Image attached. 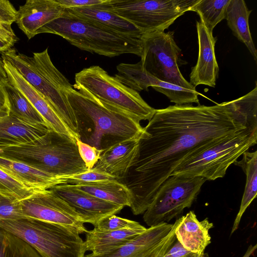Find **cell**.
<instances>
[{
  "instance_id": "obj_26",
  "label": "cell",
  "mask_w": 257,
  "mask_h": 257,
  "mask_svg": "<svg viewBox=\"0 0 257 257\" xmlns=\"http://www.w3.org/2000/svg\"><path fill=\"white\" fill-rule=\"evenodd\" d=\"M241 160L234 164L240 167L246 175V183L240 207L231 230L232 234L238 228L241 218L247 208L256 198L257 194V151L245 152Z\"/></svg>"
},
{
  "instance_id": "obj_19",
  "label": "cell",
  "mask_w": 257,
  "mask_h": 257,
  "mask_svg": "<svg viewBox=\"0 0 257 257\" xmlns=\"http://www.w3.org/2000/svg\"><path fill=\"white\" fill-rule=\"evenodd\" d=\"M180 219L175 231L176 239L191 252H204L211 243L209 230L213 223L208 218L199 220L193 211H190Z\"/></svg>"
},
{
  "instance_id": "obj_17",
  "label": "cell",
  "mask_w": 257,
  "mask_h": 257,
  "mask_svg": "<svg viewBox=\"0 0 257 257\" xmlns=\"http://www.w3.org/2000/svg\"><path fill=\"white\" fill-rule=\"evenodd\" d=\"M63 12L56 0H27L17 10L15 22L30 39L41 28L61 17Z\"/></svg>"
},
{
  "instance_id": "obj_2",
  "label": "cell",
  "mask_w": 257,
  "mask_h": 257,
  "mask_svg": "<svg viewBox=\"0 0 257 257\" xmlns=\"http://www.w3.org/2000/svg\"><path fill=\"white\" fill-rule=\"evenodd\" d=\"M66 97L74 115L78 139L101 151L140 135V120L128 112L74 88Z\"/></svg>"
},
{
  "instance_id": "obj_14",
  "label": "cell",
  "mask_w": 257,
  "mask_h": 257,
  "mask_svg": "<svg viewBox=\"0 0 257 257\" xmlns=\"http://www.w3.org/2000/svg\"><path fill=\"white\" fill-rule=\"evenodd\" d=\"M49 189L66 202L84 223L94 226L102 219L119 213L124 207L80 191L69 184L56 185Z\"/></svg>"
},
{
  "instance_id": "obj_7",
  "label": "cell",
  "mask_w": 257,
  "mask_h": 257,
  "mask_svg": "<svg viewBox=\"0 0 257 257\" xmlns=\"http://www.w3.org/2000/svg\"><path fill=\"white\" fill-rule=\"evenodd\" d=\"M256 143L257 125H254L189 156L171 175L201 177L206 180L222 178L228 167Z\"/></svg>"
},
{
  "instance_id": "obj_6",
  "label": "cell",
  "mask_w": 257,
  "mask_h": 257,
  "mask_svg": "<svg viewBox=\"0 0 257 257\" xmlns=\"http://www.w3.org/2000/svg\"><path fill=\"white\" fill-rule=\"evenodd\" d=\"M0 228L23 239L42 257H84V241L79 233L61 225L26 218L0 220Z\"/></svg>"
},
{
  "instance_id": "obj_10",
  "label": "cell",
  "mask_w": 257,
  "mask_h": 257,
  "mask_svg": "<svg viewBox=\"0 0 257 257\" xmlns=\"http://www.w3.org/2000/svg\"><path fill=\"white\" fill-rule=\"evenodd\" d=\"M141 39L140 62L150 74L160 81L196 90L179 70V66L185 62L181 58V50L174 41V32L145 33Z\"/></svg>"
},
{
  "instance_id": "obj_34",
  "label": "cell",
  "mask_w": 257,
  "mask_h": 257,
  "mask_svg": "<svg viewBox=\"0 0 257 257\" xmlns=\"http://www.w3.org/2000/svg\"><path fill=\"white\" fill-rule=\"evenodd\" d=\"M143 227L138 222L112 215L100 220L94 228L99 231H107Z\"/></svg>"
},
{
  "instance_id": "obj_39",
  "label": "cell",
  "mask_w": 257,
  "mask_h": 257,
  "mask_svg": "<svg viewBox=\"0 0 257 257\" xmlns=\"http://www.w3.org/2000/svg\"><path fill=\"white\" fill-rule=\"evenodd\" d=\"M0 38L6 41L13 45L18 40L11 26L0 25Z\"/></svg>"
},
{
  "instance_id": "obj_16",
  "label": "cell",
  "mask_w": 257,
  "mask_h": 257,
  "mask_svg": "<svg viewBox=\"0 0 257 257\" xmlns=\"http://www.w3.org/2000/svg\"><path fill=\"white\" fill-rule=\"evenodd\" d=\"M198 58L190 74V83L194 87L205 85L214 87L218 76L219 67L215 54L217 37H214L201 21L196 22Z\"/></svg>"
},
{
  "instance_id": "obj_28",
  "label": "cell",
  "mask_w": 257,
  "mask_h": 257,
  "mask_svg": "<svg viewBox=\"0 0 257 257\" xmlns=\"http://www.w3.org/2000/svg\"><path fill=\"white\" fill-rule=\"evenodd\" d=\"M230 0H199L191 9L196 12L200 21L213 34L214 27L225 19L227 8Z\"/></svg>"
},
{
  "instance_id": "obj_42",
  "label": "cell",
  "mask_w": 257,
  "mask_h": 257,
  "mask_svg": "<svg viewBox=\"0 0 257 257\" xmlns=\"http://www.w3.org/2000/svg\"><path fill=\"white\" fill-rule=\"evenodd\" d=\"M13 46L10 43L0 38V53L2 54L7 51L11 49Z\"/></svg>"
},
{
  "instance_id": "obj_23",
  "label": "cell",
  "mask_w": 257,
  "mask_h": 257,
  "mask_svg": "<svg viewBox=\"0 0 257 257\" xmlns=\"http://www.w3.org/2000/svg\"><path fill=\"white\" fill-rule=\"evenodd\" d=\"M146 230L145 226L107 231H99L94 228L85 233L86 251H91V253L94 255L106 253L125 244Z\"/></svg>"
},
{
  "instance_id": "obj_31",
  "label": "cell",
  "mask_w": 257,
  "mask_h": 257,
  "mask_svg": "<svg viewBox=\"0 0 257 257\" xmlns=\"http://www.w3.org/2000/svg\"><path fill=\"white\" fill-rule=\"evenodd\" d=\"M35 190L28 188L0 169V194L21 201L29 197Z\"/></svg>"
},
{
  "instance_id": "obj_38",
  "label": "cell",
  "mask_w": 257,
  "mask_h": 257,
  "mask_svg": "<svg viewBox=\"0 0 257 257\" xmlns=\"http://www.w3.org/2000/svg\"><path fill=\"white\" fill-rule=\"evenodd\" d=\"M191 253L176 239L162 257H182Z\"/></svg>"
},
{
  "instance_id": "obj_40",
  "label": "cell",
  "mask_w": 257,
  "mask_h": 257,
  "mask_svg": "<svg viewBox=\"0 0 257 257\" xmlns=\"http://www.w3.org/2000/svg\"><path fill=\"white\" fill-rule=\"evenodd\" d=\"M10 114V107L7 92L3 85L0 84V117Z\"/></svg>"
},
{
  "instance_id": "obj_30",
  "label": "cell",
  "mask_w": 257,
  "mask_h": 257,
  "mask_svg": "<svg viewBox=\"0 0 257 257\" xmlns=\"http://www.w3.org/2000/svg\"><path fill=\"white\" fill-rule=\"evenodd\" d=\"M152 87L155 90L165 94L176 105H180L196 103L199 104L196 90L182 88L178 85L160 81L155 78Z\"/></svg>"
},
{
  "instance_id": "obj_9",
  "label": "cell",
  "mask_w": 257,
  "mask_h": 257,
  "mask_svg": "<svg viewBox=\"0 0 257 257\" xmlns=\"http://www.w3.org/2000/svg\"><path fill=\"white\" fill-rule=\"evenodd\" d=\"M199 0H104L98 5L128 21L142 33L164 32Z\"/></svg>"
},
{
  "instance_id": "obj_12",
  "label": "cell",
  "mask_w": 257,
  "mask_h": 257,
  "mask_svg": "<svg viewBox=\"0 0 257 257\" xmlns=\"http://www.w3.org/2000/svg\"><path fill=\"white\" fill-rule=\"evenodd\" d=\"M21 203L26 218L64 226L77 231L80 234L87 231L79 215L49 189L36 190Z\"/></svg>"
},
{
  "instance_id": "obj_18",
  "label": "cell",
  "mask_w": 257,
  "mask_h": 257,
  "mask_svg": "<svg viewBox=\"0 0 257 257\" xmlns=\"http://www.w3.org/2000/svg\"><path fill=\"white\" fill-rule=\"evenodd\" d=\"M141 134L102 151L94 168L111 175L118 180L122 179L137 157Z\"/></svg>"
},
{
  "instance_id": "obj_1",
  "label": "cell",
  "mask_w": 257,
  "mask_h": 257,
  "mask_svg": "<svg viewBox=\"0 0 257 257\" xmlns=\"http://www.w3.org/2000/svg\"><path fill=\"white\" fill-rule=\"evenodd\" d=\"M254 125L257 105L246 96L213 106L156 109L143 127L133 165L119 180L132 193L133 213L146 211L161 185L186 158Z\"/></svg>"
},
{
  "instance_id": "obj_15",
  "label": "cell",
  "mask_w": 257,
  "mask_h": 257,
  "mask_svg": "<svg viewBox=\"0 0 257 257\" xmlns=\"http://www.w3.org/2000/svg\"><path fill=\"white\" fill-rule=\"evenodd\" d=\"M9 82L30 101L43 118L48 127L57 133L77 139L43 96L31 85L7 60L2 59Z\"/></svg>"
},
{
  "instance_id": "obj_43",
  "label": "cell",
  "mask_w": 257,
  "mask_h": 257,
  "mask_svg": "<svg viewBox=\"0 0 257 257\" xmlns=\"http://www.w3.org/2000/svg\"><path fill=\"white\" fill-rule=\"evenodd\" d=\"M257 245L255 244L254 245H250L247 248L246 251L245 253L243 255L242 257H250V256L254 252L255 250L256 249Z\"/></svg>"
},
{
  "instance_id": "obj_22",
  "label": "cell",
  "mask_w": 257,
  "mask_h": 257,
  "mask_svg": "<svg viewBox=\"0 0 257 257\" xmlns=\"http://www.w3.org/2000/svg\"><path fill=\"white\" fill-rule=\"evenodd\" d=\"M49 130L46 125L28 123L11 114L0 117V150L33 142Z\"/></svg>"
},
{
  "instance_id": "obj_8",
  "label": "cell",
  "mask_w": 257,
  "mask_h": 257,
  "mask_svg": "<svg viewBox=\"0 0 257 257\" xmlns=\"http://www.w3.org/2000/svg\"><path fill=\"white\" fill-rule=\"evenodd\" d=\"M74 88L111 105L137 118L150 120L156 109L150 106L139 93L120 82L98 65L83 69L75 75Z\"/></svg>"
},
{
  "instance_id": "obj_32",
  "label": "cell",
  "mask_w": 257,
  "mask_h": 257,
  "mask_svg": "<svg viewBox=\"0 0 257 257\" xmlns=\"http://www.w3.org/2000/svg\"><path fill=\"white\" fill-rule=\"evenodd\" d=\"M66 184L77 185L88 184L110 180H118L116 177L108 173L96 170L94 168L77 174L61 176Z\"/></svg>"
},
{
  "instance_id": "obj_36",
  "label": "cell",
  "mask_w": 257,
  "mask_h": 257,
  "mask_svg": "<svg viewBox=\"0 0 257 257\" xmlns=\"http://www.w3.org/2000/svg\"><path fill=\"white\" fill-rule=\"evenodd\" d=\"M17 10L8 0H0V25H9L16 21Z\"/></svg>"
},
{
  "instance_id": "obj_5",
  "label": "cell",
  "mask_w": 257,
  "mask_h": 257,
  "mask_svg": "<svg viewBox=\"0 0 257 257\" xmlns=\"http://www.w3.org/2000/svg\"><path fill=\"white\" fill-rule=\"evenodd\" d=\"M57 35L79 49L108 57L124 54L141 56V38L118 34L94 23L72 17L65 12L37 32Z\"/></svg>"
},
{
  "instance_id": "obj_4",
  "label": "cell",
  "mask_w": 257,
  "mask_h": 257,
  "mask_svg": "<svg viewBox=\"0 0 257 257\" xmlns=\"http://www.w3.org/2000/svg\"><path fill=\"white\" fill-rule=\"evenodd\" d=\"M0 156L58 177L87 170L79 154L76 141L51 130L30 143L1 149Z\"/></svg>"
},
{
  "instance_id": "obj_27",
  "label": "cell",
  "mask_w": 257,
  "mask_h": 257,
  "mask_svg": "<svg viewBox=\"0 0 257 257\" xmlns=\"http://www.w3.org/2000/svg\"><path fill=\"white\" fill-rule=\"evenodd\" d=\"M4 87L8 98L10 114L28 123L47 126L41 114L20 90L9 81Z\"/></svg>"
},
{
  "instance_id": "obj_29",
  "label": "cell",
  "mask_w": 257,
  "mask_h": 257,
  "mask_svg": "<svg viewBox=\"0 0 257 257\" xmlns=\"http://www.w3.org/2000/svg\"><path fill=\"white\" fill-rule=\"evenodd\" d=\"M0 257H42L18 236L0 228Z\"/></svg>"
},
{
  "instance_id": "obj_33",
  "label": "cell",
  "mask_w": 257,
  "mask_h": 257,
  "mask_svg": "<svg viewBox=\"0 0 257 257\" xmlns=\"http://www.w3.org/2000/svg\"><path fill=\"white\" fill-rule=\"evenodd\" d=\"M26 218L21 201L0 194V220H14Z\"/></svg>"
},
{
  "instance_id": "obj_3",
  "label": "cell",
  "mask_w": 257,
  "mask_h": 257,
  "mask_svg": "<svg viewBox=\"0 0 257 257\" xmlns=\"http://www.w3.org/2000/svg\"><path fill=\"white\" fill-rule=\"evenodd\" d=\"M2 58L8 61L43 96L79 140L76 119L66 97L67 92L74 88L53 64L48 48L34 53L32 57L17 53L16 49L11 48L2 53Z\"/></svg>"
},
{
  "instance_id": "obj_41",
  "label": "cell",
  "mask_w": 257,
  "mask_h": 257,
  "mask_svg": "<svg viewBox=\"0 0 257 257\" xmlns=\"http://www.w3.org/2000/svg\"><path fill=\"white\" fill-rule=\"evenodd\" d=\"M8 82V79L4 68L3 61L0 57V84L4 86Z\"/></svg>"
},
{
  "instance_id": "obj_25",
  "label": "cell",
  "mask_w": 257,
  "mask_h": 257,
  "mask_svg": "<svg viewBox=\"0 0 257 257\" xmlns=\"http://www.w3.org/2000/svg\"><path fill=\"white\" fill-rule=\"evenodd\" d=\"M71 185L76 189L99 199L123 207H130L132 203V195L130 190L118 180Z\"/></svg>"
},
{
  "instance_id": "obj_13",
  "label": "cell",
  "mask_w": 257,
  "mask_h": 257,
  "mask_svg": "<svg viewBox=\"0 0 257 257\" xmlns=\"http://www.w3.org/2000/svg\"><path fill=\"white\" fill-rule=\"evenodd\" d=\"M179 218L174 223H162L150 226L125 244L106 253L84 257H162L176 239L175 229Z\"/></svg>"
},
{
  "instance_id": "obj_11",
  "label": "cell",
  "mask_w": 257,
  "mask_h": 257,
  "mask_svg": "<svg viewBox=\"0 0 257 257\" xmlns=\"http://www.w3.org/2000/svg\"><path fill=\"white\" fill-rule=\"evenodd\" d=\"M206 181L201 177L169 176L144 213V222L150 227L177 217L191 206Z\"/></svg>"
},
{
  "instance_id": "obj_35",
  "label": "cell",
  "mask_w": 257,
  "mask_h": 257,
  "mask_svg": "<svg viewBox=\"0 0 257 257\" xmlns=\"http://www.w3.org/2000/svg\"><path fill=\"white\" fill-rule=\"evenodd\" d=\"M76 144L80 156L87 169L93 168L99 159L101 151L79 140L76 141Z\"/></svg>"
},
{
  "instance_id": "obj_21",
  "label": "cell",
  "mask_w": 257,
  "mask_h": 257,
  "mask_svg": "<svg viewBox=\"0 0 257 257\" xmlns=\"http://www.w3.org/2000/svg\"><path fill=\"white\" fill-rule=\"evenodd\" d=\"M0 169L33 190H47L56 185L66 184L61 176H55L24 163L1 156Z\"/></svg>"
},
{
  "instance_id": "obj_44",
  "label": "cell",
  "mask_w": 257,
  "mask_h": 257,
  "mask_svg": "<svg viewBox=\"0 0 257 257\" xmlns=\"http://www.w3.org/2000/svg\"><path fill=\"white\" fill-rule=\"evenodd\" d=\"M182 257H209V255L207 253H205V252H201V253H193L191 252L189 254L185 255Z\"/></svg>"
},
{
  "instance_id": "obj_20",
  "label": "cell",
  "mask_w": 257,
  "mask_h": 257,
  "mask_svg": "<svg viewBox=\"0 0 257 257\" xmlns=\"http://www.w3.org/2000/svg\"><path fill=\"white\" fill-rule=\"evenodd\" d=\"M98 5L64 9V12L120 34L136 38L142 37V32L133 24L115 14L100 8Z\"/></svg>"
},
{
  "instance_id": "obj_37",
  "label": "cell",
  "mask_w": 257,
  "mask_h": 257,
  "mask_svg": "<svg viewBox=\"0 0 257 257\" xmlns=\"http://www.w3.org/2000/svg\"><path fill=\"white\" fill-rule=\"evenodd\" d=\"M63 9L81 8L102 3L104 0H56Z\"/></svg>"
},
{
  "instance_id": "obj_24",
  "label": "cell",
  "mask_w": 257,
  "mask_h": 257,
  "mask_svg": "<svg viewBox=\"0 0 257 257\" xmlns=\"http://www.w3.org/2000/svg\"><path fill=\"white\" fill-rule=\"evenodd\" d=\"M251 12V10H248L243 0H230L225 19L234 36L245 44L256 62L257 51L253 42L248 23Z\"/></svg>"
}]
</instances>
